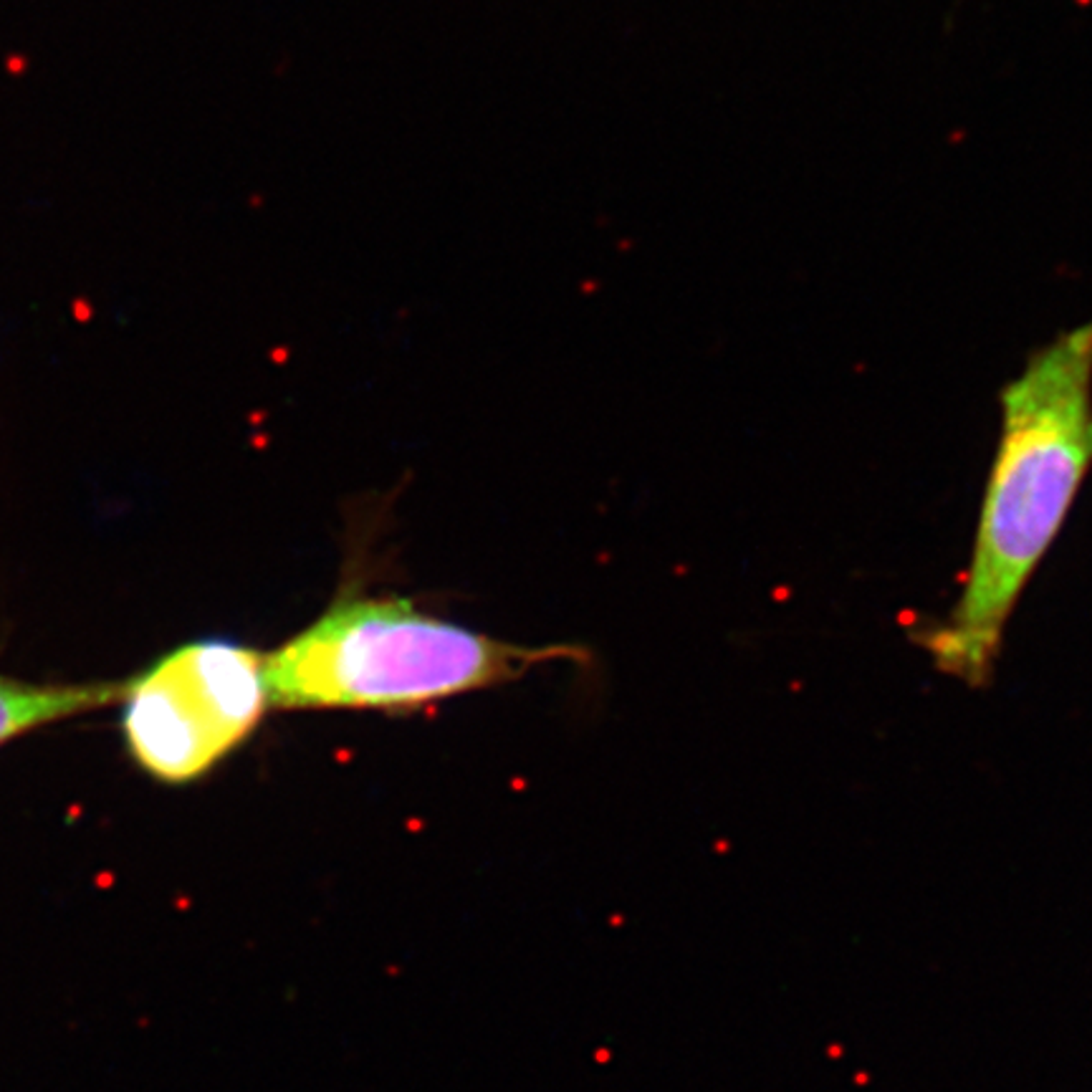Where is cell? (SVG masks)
I'll return each mask as SVG.
<instances>
[{
	"mask_svg": "<svg viewBox=\"0 0 1092 1092\" xmlns=\"http://www.w3.org/2000/svg\"><path fill=\"white\" fill-rule=\"evenodd\" d=\"M570 655L531 650L420 612L405 600H347L266 655L268 698L283 708H412L496 686Z\"/></svg>",
	"mask_w": 1092,
	"mask_h": 1092,
	"instance_id": "7a4b0ae2",
	"label": "cell"
},
{
	"mask_svg": "<svg viewBox=\"0 0 1092 1092\" xmlns=\"http://www.w3.org/2000/svg\"><path fill=\"white\" fill-rule=\"evenodd\" d=\"M119 703L134 764L164 784H191L261 723L266 655L221 637L186 642L127 678Z\"/></svg>",
	"mask_w": 1092,
	"mask_h": 1092,
	"instance_id": "3957f363",
	"label": "cell"
},
{
	"mask_svg": "<svg viewBox=\"0 0 1092 1092\" xmlns=\"http://www.w3.org/2000/svg\"><path fill=\"white\" fill-rule=\"evenodd\" d=\"M124 681L84 683V686H41L0 676V744L28 734L33 728L122 698Z\"/></svg>",
	"mask_w": 1092,
	"mask_h": 1092,
	"instance_id": "277c9868",
	"label": "cell"
},
{
	"mask_svg": "<svg viewBox=\"0 0 1092 1092\" xmlns=\"http://www.w3.org/2000/svg\"><path fill=\"white\" fill-rule=\"evenodd\" d=\"M1092 471V319L1035 349L1001 390V431L961 595L916 632L936 671L991 683L1006 625Z\"/></svg>",
	"mask_w": 1092,
	"mask_h": 1092,
	"instance_id": "6da1fadb",
	"label": "cell"
}]
</instances>
